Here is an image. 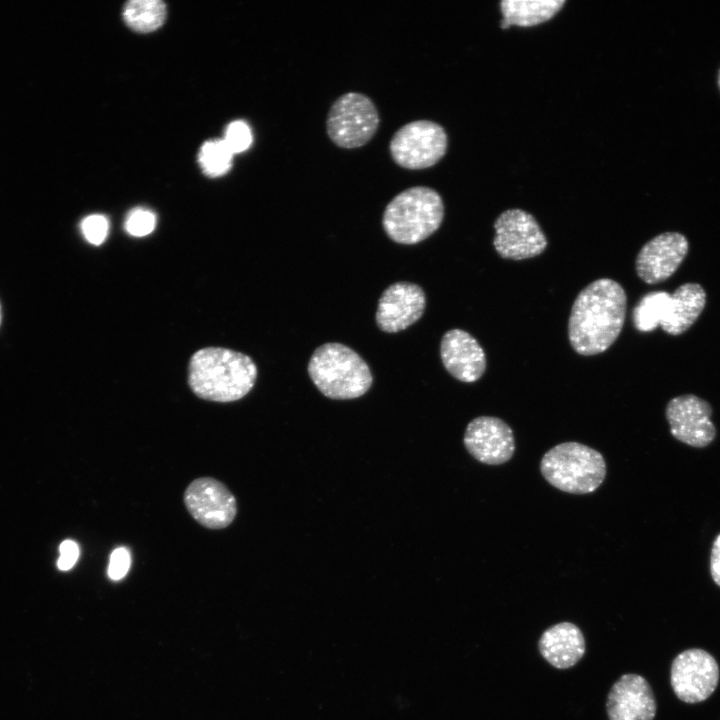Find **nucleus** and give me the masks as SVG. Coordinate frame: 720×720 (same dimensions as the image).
<instances>
[{
	"instance_id": "1",
	"label": "nucleus",
	"mask_w": 720,
	"mask_h": 720,
	"mask_svg": "<svg viewBox=\"0 0 720 720\" xmlns=\"http://www.w3.org/2000/svg\"><path fill=\"white\" fill-rule=\"evenodd\" d=\"M624 288L610 278H600L577 295L568 320L573 350L583 356L606 351L620 335L626 315Z\"/></svg>"
},
{
	"instance_id": "2",
	"label": "nucleus",
	"mask_w": 720,
	"mask_h": 720,
	"mask_svg": "<svg viewBox=\"0 0 720 720\" xmlns=\"http://www.w3.org/2000/svg\"><path fill=\"white\" fill-rule=\"evenodd\" d=\"M257 374V366L250 356L227 348L206 347L190 358L188 385L201 399L232 402L253 389Z\"/></svg>"
},
{
	"instance_id": "3",
	"label": "nucleus",
	"mask_w": 720,
	"mask_h": 720,
	"mask_svg": "<svg viewBox=\"0 0 720 720\" xmlns=\"http://www.w3.org/2000/svg\"><path fill=\"white\" fill-rule=\"evenodd\" d=\"M308 374L324 396L336 400L358 398L373 383L363 358L350 347L336 342L315 349L308 363Z\"/></svg>"
},
{
	"instance_id": "4",
	"label": "nucleus",
	"mask_w": 720,
	"mask_h": 720,
	"mask_svg": "<svg viewBox=\"0 0 720 720\" xmlns=\"http://www.w3.org/2000/svg\"><path fill=\"white\" fill-rule=\"evenodd\" d=\"M443 218L440 194L427 186H413L390 200L383 212L382 226L394 242L412 245L438 230Z\"/></svg>"
},
{
	"instance_id": "5",
	"label": "nucleus",
	"mask_w": 720,
	"mask_h": 720,
	"mask_svg": "<svg viewBox=\"0 0 720 720\" xmlns=\"http://www.w3.org/2000/svg\"><path fill=\"white\" fill-rule=\"evenodd\" d=\"M546 481L560 491L587 494L606 476V462L597 450L578 442H564L549 449L540 461Z\"/></svg>"
},
{
	"instance_id": "6",
	"label": "nucleus",
	"mask_w": 720,
	"mask_h": 720,
	"mask_svg": "<svg viewBox=\"0 0 720 720\" xmlns=\"http://www.w3.org/2000/svg\"><path fill=\"white\" fill-rule=\"evenodd\" d=\"M380 117L373 100L358 92H348L331 105L326 118L330 140L344 149L359 148L375 135Z\"/></svg>"
},
{
	"instance_id": "7",
	"label": "nucleus",
	"mask_w": 720,
	"mask_h": 720,
	"mask_svg": "<svg viewBox=\"0 0 720 720\" xmlns=\"http://www.w3.org/2000/svg\"><path fill=\"white\" fill-rule=\"evenodd\" d=\"M445 129L431 120H415L401 126L392 136L389 150L394 162L410 170L434 166L446 154Z\"/></svg>"
},
{
	"instance_id": "8",
	"label": "nucleus",
	"mask_w": 720,
	"mask_h": 720,
	"mask_svg": "<svg viewBox=\"0 0 720 720\" xmlns=\"http://www.w3.org/2000/svg\"><path fill=\"white\" fill-rule=\"evenodd\" d=\"M493 246L504 259L524 260L543 253L547 238L534 216L514 208L502 212L494 223Z\"/></svg>"
},
{
	"instance_id": "9",
	"label": "nucleus",
	"mask_w": 720,
	"mask_h": 720,
	"mask_svg": "<svg viewBox=\"0 0 720 720\" xmlns=\"http://www.w3.org/2000/svg\"><path fill=\"white\" fill-rule=\"evenodd\" d=\"M670 679L672 689L681 701L699 703L715 691L719 682V667L710 653L692 648L675 657Z\"/></svg>"
},
{
	"instance_id": "10",
	"label": "nucleus",
	"mask_w": 720,
	"mask_h": 720,
	"mask_svg": "<svg viewBox=\"0 0 720 720\" xmlns=\"http://www.w3.org/2000/svg\"><path fill=\"white\" fill-rule=\"evenodd\" d=\"M184 504L189 514L209 529L229 526L237 514L234 495L222 482L211 477L193 480L184 492Z\"/></svg>"
},
{
	"instance_id": "11",
	"label": "nucleus",
	"mask_w": 720,
	"mask_h": 720,
	"mask_svg": "<svg viewBox=\"0 0 720 720\" xmlns=\"http://www.w3.org/2000/svg\"><path fill=\"white\" fill-rule=\"evenodd\" d=\"M712 413L711 405L694 394L672 398L665 410L671 435L696 448L708 446L716 437V427L711 420Z\"/></svg>"
},
{
	"instance_id": "12",
	"label": "nucleus",
	"mask_w": 720,
	"mask_h": 720,
	"mask_svg": "<svg viewBox=\"0 0 720 720\" xmlns=\"http://www.w3.org/2000/svg\"><path fill=\"white\" fill-rule=\"evenodd\" d=\"M688 250L689 242L683 234L661 233L646 242L638 252L636 273L647 284L664 282L676 272Z\"/></svg>"
},
{
	"instance_id": "13",
	"label": "nucleus",
	"mask_w": 720,
	"mask_h": 720,
	"mask_svg": "<svg viewBox=\"0 0 720 720\" xmlns=\"http://www.w3.org/2000/svg\"><path fill=\"white\" fill-rule=\"evenodd\" d=\"M463 442L470 455L488 465L509 461L515 451L512 429L502 419L493 416H479L470 421Z\"/></svg>"
},
{
	"instance_id": "14",
	"label": "nucleus",
	"mask_w": 720,
	"mask_h": 720,
	"mask_svg": "<svg viewBox=\"0 0 720 720\" xmlns=\"http://www.w3.org/2000/svg\"><path fill=\"white\" fill-rule=\"evenodd\" d=\"M425 306V293L419 285L407 281L395 282L383 291L378 300L376 324L383 332L397 333L417 322Z\"/></svg>"
},
{
	"instance_id": "15",
	"label": "nucleus",
	"mask_w": 720,
	"mask_h": 720,
	"mask_svg": "<svg viewBox=\"0 0 720 720\" xmlns=\"http://www.w3.org/2000/svg\"><path fill=\"white\" fill-rule=\"evenodd\" d=\"M606 707L609 720H654L657 708L650 684L632 673L612 685Z\"/></svg>"
},
{
	"instance_id": "16",
	"label": "nucleus",
	"mask_w": 720,
	"mask_h": 720,
	"mask_svg": "<svg viewBox=\"0 0 720 720\" xmlns=\"http://www.w3.org/2000/svg\"><path fill=\"white\" fill-rule=\"evenodd\" d=\"M444 368L457 380H479L487 366L486 355L478 341L467 331L454 328L444 333L440 343Z\"/></svg>"
},
{
	"instance_id": "17",
	"label": "nucleus",
	"mask_w": 720,
	"mask_h": 720,
	"mask_svg": "<svg viewBox=\"0 0 720 720\" xmlns=\"http://www.w3.org/2000/svg\"><path fill=\"white\" fill-rule=\"evenodd\" d=\"M538 648L542 657L552 666L567 669L583 657L585 639L578 626L570 622H562L543 632Z\"/></svg>"
},
{
	"instance_id": "18",
	"label": "nucleus",
	"mask_w": 720,
	"mask_h": 720,
	"mask_svg": "<svg viewBox=\"0 0 720 720\" xmlns=\"http://www.w3.org/2000/svg\"><path fill=\"white\" fill-rule=\"evenodd\" d=\"M706 304V292L698 283H684L671 294L665 319L660 327L677 336L686 332L698 319Z\"/></svg>"
},
{
	"instance_id": "19",
	"label": "nucleus",
	"mask_w": 720,
	"mask_h": 720,
	"mask_svg": "<svg viewBox=\"0 0 720 720\" xmlns=\"http://www.w3.org/2000/svg\"><path fill=\"white\" fill-rule=\"evenodd\" d=\"M565 2V0H503L500 2L503 15L501 27L538 25L551 19L561 10Z\"/></svg>"
},
{
	"instance_id": "20",
	"label": "nucleus",
	"mask_w": 720,
	"mask_h": 720,
	"mask_svg": "<svg viewBox=\"0 0 720 720\" xmlns=\"http://www.w3.org/2000/svg\"><path fill=\"white\" fill-rule=\"evenodd\" d=\"M123 18L127 26L136 32H152L163 24L166 6L159 0H133L125 5Z\"/></svg>"
},
{
	"instance_id": "21",
	"label": "nucleus",
	"mask_w": 720,
	"mask_h": 720,
	"mask_svg": "<svg viewBox=\"0 0 720 720\" xmlns=\"http://www.w3.org/2000/svg\"><path fill=\"white\" fill-rule=\"evenodd\" d=\"M671 294L651 291L637 302L632 312L633 325L640 332H651L661 325L670 304Z\"/></svg>"
},
{
	"instance_id": "22",
	"label": "nucleus",
	"mask_w": 720,
	"mask_h": 720,
	"mask_svg": "<svg viewBox=\"0 0 720 720\" xmlns=\"http://www.w3.org/2000/svg\"><path fill=\"white\" fill-rule=\"evenodd\" d=\"M233 153L224 140H212L203 144L199 163L204 173L211 177L225 174L231 167Z\"/></svg>"
},
{
	"instance_id": "23",
	"label": "nucleus",
	"mask_w": 720,
	"mask_h": 720,
	"mask_svg": "<svg viewBox=\"0 0 720 720\" xmlns=\"http://www.w3.org/2000/svg\"><path fill=\"white\" fill-rule=\"evenodd\" d=\"M224 142L232 153H240L248 149L252 143V133L243 121L232 122L226 130Z\"/></svg>"
},
{
	"instance_id": "24",
	"label": "nucleus",
	"mask_w": 720,
	"mask_h": 720,
	"mask_svg": "<svg viewBox=\"0 0 720 720\" xmlns=\"http://www.w3.org/2000/svg\"><path fill=\"white\" fill-rule=\"evenodd\" d=\"M155 223V215L152 212L144 209H135L129 214L125 222V228L129 234L142 237L154 230Z\"/></svg>"
},
{
	"instance_id": "25",
	"label": "nucleus",
	"mask_w": 720,
	"mask_h": 720,
	"mask_svg": "<svg viewBox=\"0 0 720 720\" xmlns=\"http://www.w3.org/2000/svg\"><path fill=\"white\" fill-rule=\"evenodd\" d=\"M81 230L89 243L100 245L106 238L108 221L103 215H90L82 220Z\"/></svg>"
},
{
	"instance_id": "26",
	"label": "nucleus",
	"mask_w": 720,
	"mask_h": 720,
	"mask_svg": "<svg viewBox=\"0 0 720 720\" xmlns=\"http://www.w3.org/2000/svg\"><path fill=\"white\" fill-rule=\"evenodd\" d=\"M130 564L129 551L124 547L115 549L110 555L108 576L115 581L122 579L129 571Z\"/></svg>"
},
{
	"instance_id": "27",
	"label": "nucleus",
	"mask_w": 720,
	"mask_h": 720,
	"mask_svg": "<svg viewBox=\"0 0 720 720\" xmlns=\"http://www.w3.org/2000/svg\"><path fill=\"white\" fill-rule=\"evenodd\" d=\"M60 557L57 566L60 570H69L74 566L79 557V547L72 540H65L59 547Z\"/></svg>"
},
{
	"instance_id": "28",
	"label": "nucleus",
	"mask_w": 720,
	"mask_h": 720,
	"mask_svg": "<svg viewBox=\"0 0 720 720\" xmlns=\"http://www.w3.org/2000/svg\"><path fill=\"white\" fill-rule=\"evenodd\" d=\"M710 573L714 582L720 587V534L712 544L710 554Z\"/></svg>"
},
{
	"instance_id": "29",
	"label": "nucleus",
	"mask_w": 720,
	"mask_h": 720,
	"mask_svg": "<svg viewBox=\"0 0 720 720\" xmlns=\"http://www.w3.org/2000/svg\"><path fill=\"white\" fill-rule=\"evenodd\" d=\"M718 84H719V87H720V70H719V75H718Z\"/></svg>"
},
{
	"instance_id": "30",
	"label": "nucleus",
	"mask_w": 720,
	"mask_h": 720,
	"mask_svg": "<svg viewBox=\"0 0 720 720\" xmlns=\"http://www.w3.org/2000/svg\"><path fill=\"white\" fill-rule=\"evenodd\" d=\"M1 319H2V312H1V305H0V324H1Z\"/></svg>"
}]
</instances>
